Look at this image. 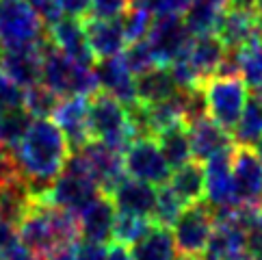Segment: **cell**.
<instances>
[{"mask_svg":"<svg viewBox=\"0 0 262 260\" xmlns=\"http://www.w3.org/2000/svg\"><path fill=\"white\" fill-rule=\"evenodd\" d=\"M70 154L68 139L52 119H33L20 143L11 150L17 171L29 184L35 200H41L63 174Z\"/></svg>","mask_w":262,"mask_h":260,"instance_id":"obj_1","label":"cell"},{"mask_svg":"<svg viewBox=\"0 0 262 260\" xmlns=\"http://www.w3.org/2000/svg\"><path fill=\"white\" fill-rule=\"evenodd\" d=\"M17 234L26 247L33 249L39 258H46L57 247L78 243V215L35 200L17 224Z\"/></svg>","mask_w":262,"mask_h":260,"instance_id":"obj_2","label":"cell"},{"mask_svg":"<svg viewBox=\"0 0 262 260\" xmlns=\"http://www.w3.org/2000/svg\"><path fill=\"white\" fill-rule=\"evenodd\" d=\"M41 82L59 98L85 96L91 98L100 91L96 70L80 65L59 52L46 37L41 46Z\"/></svg>","mask_w":262,"mask_h":260,"instance_id":"obj_3","label":"cell"},{"mask_svg":"<svg viewBox=\"0 0 262 260\" xmlns=\"http://www.w3.org/2000/svg\"><path fill=\"white\" fill-rule=\"evenodd\" d=\"M89 135L91 141L104 143L119 154L137 139L126 106L106 91H98L89 98Z\"/></svg>","mask_w":262,"mask_h":260,"instance_id":"obj_4","label":"cell"},{"mask_svg":"<svg viewBox=\"0 0 262 260\" xmlns=\"http://www.w3.org/2000/svg\"><path fill=\"white\" fill-rule=\"evenodd\" d=\"M206 113L217 126H221L226 133H232L236 128L243 109L247 104L249 87L241 76L219 78L212 76L202 85Z\"/></svg>","mask_w":262,"mask_h":260,"instance_id":"obj_5","label":"cell"},{"mask_svg":"<svg viewBox=\"0 0 262 260\" xmlns=\"http://www.w3.org/2000/svg\"><path fill=\"white\" fill-rule=\"evenodd\" d=\"M46 24L26 0H0V50H17L43 39Z\"/></svg>","mask_w":262,"mask_h":260,"instance_id":"obj_6","label":"cell"},{"mask_svg":"<svg viewBox=\"0 0 262 260\" xmlns=\"http://www.w3.org/2000/svg\"><path fill=\"white\" fill-rule=\"evenodd\" d=\"M212 230H214V210L210 204L198 202L186 206L171 230L178 252L184 256L202 258L206 247H208Z\"/></svg>","mask_w":262,"mask_h":260,"instance_id":"obj_7","label":"cell"},{"mask_svg":"<svg viewBox=\"0 0 262 260\" xmlns=\"http://www.w3.org/2000/svg\"><path fill=\"white\" fill-rule=\"evenodd\" d=\"M126 176L147 182L152 187H163L171 178V167L152 137H137L124 152Z\"/></svg>","mask_w":262,"mask_h":260,"instance_id":"obj_8","label":"cell"},{"mask_svg":"<svg viewBox=\"0 0 262 260\" xmlns=\"http://www.w3.org/2000/svg\"><path fill=\"white\" fill-rule=\"evenodd\" d=\"M98 195H102V191L85 174L63 169V174L52 182V187L37 202H43V204H48V206L63 208V210L74 212V215H80Z\"/></svg>","mask_w":262,"mask_h":260,"instance_id":"obj_9","label":"cell"},{"mask_svg":"<svg viewBox=\"0 0 262 260\" xmlns=\"http://www.w3.org/2000/svg\"><path fill=\"white\" fill-rule=\"evenodd\" d=\"M232 178L238 206L262 210V163L251 147L234 143Z\"/></svg>","mask_w":262,"mask_h":260,"instance_id":"obj_10","label":"cell"},{"mask_svg":"<svg viewBox=\"0 0 262 260\" xmlns=\"http://www.w3.org/2000/svg\"><path fill=\"white\" fill-rule=\"evenodd\" d=\"M191 37L193 35L186 29L182 15H156L147 35V44L154 52L156 63L167 68L186 50Z\"/></svg>","mask_w":262,"mask_h":260,"instance_id":"obj_11","label":"cell"},{"mask_svg":"<svg viewBox=\"0 0 262 260\" xmlns=\"http://www.w3.org/2000/svg\"><path fill=\"white\" fill-rule=\"evenodd\" d=\"M232 150L234 147L212 156V159L206 161L204 167V195L212 210L238 206L232 178Z\"/></svg>","mask_w":262,"mask_h":260,"instance_id":"obj_12","label":"cell"},{"mask_svg":"<svg viewBox=\"0 0 262 260\" xmlns=\"http://www.w3.org/2000/svg\"><path fill=\"white\" fill-rule=\"evenodd\" d=\"M50 119L61 128V133L65 139H68L72 152L80 150L87 141H91V135H89V98H85V96L61 98Z\"/></svg>","mask_w":262,"mask_h":260,"instance_id":"obj_13","label":"cell"},{"mask_svg":"<svg viewBox=\"0 0 262 260\" xmlns=\"http://www.w3.org/2000/svg\"><path fill=\"white\" fill-rule=\"evenodd\" d=\"M212 35L223 44V48L228 52H236L243 46L262 37L254 9H243V7H228L219 17Z\"/></svg>","mask_w":262,"mask_h":260,"instance_id":"obj_14","label":"cell"},{"mask_svg":"<svg viewBox=\"0 0 262 260\" xmlns=\"http://www.w3.org/2000/svg\"><path fill=\"white\" fill-rule=\"evenodd\" d=\"M46 39V37H43ZM43 39H39L33 46L17 50H0V72L15 82L17 87L29 89L37 82H41V46Z\"/></svg>","mask_w":262,"mask_h":260,"instance_id":"obj_15","label":"cell"},{"mask_svg":"<svg viewBox=\"0 0 262 260\" xmlns=\"http://www.w3.org/2000/svg\"><path fill=\"white\" fill-rule=\"evenodd\" d=\"M46 37H48L50 44L59 52H63L65 57H70L72 61H76L80 65L93 68L96 59H93V54L89 50L85 26H82L78 17H68V15L59 17L57 22L48 26V35Z\"/></svg>","mask_w":262,"mask_h":260,"instance_id":"obj_16","label":"cell"},{"mask_svg":"<svg viewBox=\"0 0 262 260\" xmlns=\"http://www.w3.org/2000/svg\"><path fill=\"white\" fill-rule=\"evenodd\" d=\"M228 50L223 48V44L210 35H198V37H191L186 50L180 54V59H184V63L193 70V74L198 76V80L204 82L210 80L214 74H217L221 61L226 59Z\"/></svg>","mask_w":262,"mask_h":260,"instance_id":"obj_17","label":"cell"},{"mask_svg":"<svg viewBox=\"0 0 262 260\" xmlns=\"http://www.w3.org/2000/svg\"><path fill=\"white\" fill-rule=\"evenodd\" d=\"M186 133H189L191 141V152L195 161H208L212 156H217L221 152L234 147L232 135L226 133L221 126H217L208 115H202L198 119L186 124Z\"/></svg>","mask_w":262,"mask_h":260,"instance_id":"obj_18","label":"cell"},{"mask_svg":"<svg viewBox=\"0 0 262 260\" xmlns=\"http://www.w3.org/2000/svg\"><path fill=\"white\" fill-rule=\"evenodd\" d=\"M117 210L108 195H98L89 206L78 215L80 224V239L82 243L104 245L113 239V221Z\"/></svg>","mask_w":262,"mask_h":260,"instance_id":"obj_19","label":"cell"},{"mask_svg":"<svg viewBox=\"0 0 262 260\" xmlns=\"http://www.w3.org/2000/svg\"><path fill=\"white\" fill-rule=\"evenodd\" d=\"M96 76L100 82V91L104 89L108 96L119 100L124 106L137 102V78L130 74L121 54L104 59V61H98Z\"/></svg>","mask_w":262,"mask_h":260,"instance_id":"obj_20","label":"cell"},{"mask_svg":"<svg viewBox=\"0 0 262 260\" xmlns=\"http://www.w3.org/2000/svg\"><path fill=\"white\" fill-rule=\"evenodd\" d=\"M156 191L158 189H154L152 184L126 176L108 198L113 202V206L117 208V212H128V215L152 219L154 206H156Z\"/></svg>","mask_w":262,"mask_h":260,"instance_id":"obj_21","label":"cell"},{"mask_svg":"<svg viewBox=\"0 0 262 260\" xmlns=\"http://www.w3.org/2000/svg\"><path fill=\"white\" fill-rule=\"evenodd\" d=\"M85 35L89 50L96 61H104L111 57L124 52L126 48V37L121 31L119 20H96V17H87L85 22Z\"/></svg>","mask_w":262,"mask_h":260,"instance_id":"obj_22","label":"cell"},{"mask_svg":"<svg viewBox=\"0 0 262 260\" xmlns=\"http://www.w3.org/2000/svg\"><path fill=\"white\" fill-rule=\"evenodd\" d=\"M133 260H173L176 258V241L171 228H163L154 224L145 234L130 245Z\"/></svg>","mask_w":262,"mask_h":260,"instance_id":"obj_23","label":"cell"},{"mask_svg":"<svg viewBox=\"0 0 262 260\" xmlns=\"http://www.w3.org/2000/svg\"><path fill=\"white\" fill-rule=\"evenodd\" d=\"M178 85L171 76L169 68H154L147 74L137 78V100L141 104H156V102L169 100L178 94Z\"/></svg>","mask_w":262,"mask_h":260,"instance_id":"obj_24","label":"cell"},{"mask_svg":"<svg viewBox=\"0 0 262 260\" xmlns=\"http://www.w3.org/2000/svg\"><path fill=\"white\" fill-rule=\"evenodd\" d=\"M230 7V0H193L191 7L184 11L182 20L193 37L214 33L219 17Z\"/></svg>","mask_w":262,"mask_h":260,"instance_id":"obj_25","label":"cell"},{"mask_svg":"<svg viewBox=\"0 0 262 260\" xmlns=\"http://www.w3.org/2000/svg\"><path fill=\"white\" fill-rule=\"evenodd\" d=\"M167 184L184 202V206L204 202V167L198 161H189L186 165L173 169Z\"/></svg>","mask_w":262,"mask_h":260,"instance_id":"obj_26","label":"cell"},{"mask_svg":"<svg viewBox=\"0 0 262 260\" xmlns=\"http://www.w3.org/2000/svg\"><path fill=\"white\" fill-rule=\"evenodd\" d=\"M156 143H158V147H161L167 165L171 167V171L178 169V167L186 165L189 161H193V152H191L189 133H186V124H176L171 128L163 130V133L156 137Z\"/></svg>","mask_w":262,"mask_h":260,"instance_id":"obj_27","label":"cell"},{"mask_svg":"<svg viewBox=\"0 0 262 260\" xmlns=\"http://www.w3.org/2000/svg\"><path fill=\"white\" fill-rule=\"evenodd\" d=\"M262 137V94H251L243 109L236 128L232 130V141L236 145L251 147Z\"/></svg>","mask_w":262,"mask_h":260,"instance_id":"obj_28","label":"cell"},{"mask_svg":"<svg viewBox=\"0 0 262 260\" xmlns=\"http://www.w3.org/2000/svg\"><path fill=\"white\" fill-rule=\"evenodd\" d=\"M234 57H236L238 74L245 85L256 94H262V37L243 46L241 50L234 52Z\"/></svg>","mask_w":262,"mask_h":260,"instance_id":"obj_29","label":"cell"},{"mask_svg":"<svg viewBox=\"0 0 262 260\" xmlns=\"http://www.w3.org/2000/svg\"><path fill=\"white\" fill-rule=\"evenodd\" d=\"M31 124L33 117L26 113L24 106L0 111V147L3 150H13Z\"/></svg>","mask_w":262,"mask_h":260,"instance_id":"obj_30","label":"cell"},{"mask_svg":"<svg viewBox=\"0 0 262 260\" xmlns=\"http://www.w3.org/2000/svg\"><path fill=\"white\" fill-rule=\"evenodd\" d=\"M154 226L149 217H139V215H128V212H117L113 221V243H119L124 247H130L135 241L141 239L145 232Z\"/></svg>","mask_w":262,"mask_h":260,"instance_id":"obj_31","label":"cell"},{"mask_svg":"<svg viewBox=\"0 0 262 260\" xmlns=\"http://www.w3.org/2000/svg\"><path fill=\"white\" fill-rule=\"evenodd\" d=\"M59 100L61 98L54 91H50L43 82H37V85L24 89V109L33 119H50Z\"/></svg>","mask_w":262,"mask_h":260,"instance_id":"obj_32","label":"cell"},{"mask_svg":"<svg viewBox=\"0 0 262 260\" xmlns=\"http://www.w3.org/2000/svg\"><path fill=\"white\" fill-rule=\"evenodd\" d=\"M184 208H186L184 202L171 191L169 184H163V187L156 191V206H154L152 221L163 228H173V224L178 221V217L182 215Z\"/></svg>","mask_w":262,"mask_h":260,"instance_id":"obj_33","label":"cell"},{"mask_svg":"<svg viewBox=\"0 0 262 260\" xmlns=\"http://www.w3.org/2000/svg\"><path fill=\"white\" fill-rule=\"evenodd\" d=\"M152 22H154V15L149 13L147 9L130 5L128 11L119 17V24H121V31H124L126 44L143 41L145 37L149 35V29H152Z\"/></svg>","mask_w":262,"mask_h":260,"instance_id":"obj_34","label":"cell"},{"mask_svg":"<svg viewBox=\"0 0 262 260\" xmlns=\"http://www.w3.org/2000/svg\"><path fill=\"white\" fill-rule=\"evenodd\" d=\"M121 57H124V61H126V65H128V70H130V74H133L135 78L143 76V74H147L149 70L158 68L156 57H154L152 48H149L147 39L137 41V44H130V48L121 52Z\"/></svg>","mask_w":262,"mask_h":260,"instance_id":"obj_35","label":"cell"},{"mask_svg":"<svg viewBox=\"0 0 262 260\" xmlns=\"http://www.w3.org/2000/svg\"><path fill=\"white\" fill-rule=\"evenodd\" d=\"M193 0H130V5L147 9L154 17L156 15H184Z\"/></svg>","mask_w":262,"mask_h":260,"instance_id":"obj_36","label":"cell"},{"mask_svg":"<svg viewBox=\"0 0 262 260\" xmlns=\"http://www.w3.org/2000/svg\"><path fill=\"white\" fill-rule=\"evenodd\" d=\"M130 9V0H91L89 17L96 20H119Z\"/></svg>","mask_w":262,"mask_h":260,"instance_id":"obj_37","label":"cell"},{"mask_svg":"<svg viewBox=\"0 0 262 260\" xmlns=\"http://www.w3.org/2000/svg\"><path fill=\"white\" fill-rule=\"evenodd\" d=\"M24 106V89L11 82L0 72V111Z\"/></svg>","mask_w":262,"mask_h":260,"instance_id":"obj_38","label":"cell"},{"mask_svg":"<svg viewBox=\"0 0 262 260\" xmlns=\"http://www.w3.org/2000/svg\"><path fill=\"white\" fill-rule=\"evenodd\" d=\"M57 5L61 9V15H68V17H80L89 13V7H91V0H57Z\"/></svg>","mask_w":262,"mask_h":260,"instance_id":"obj_39","label":"cell"},{"mask_svg":"<svg viewBox=\"0 0 262 260\" xmlns=\"http://www.w3.org/2000/svg\"><path fill=\"white\" fill-rule=\"evenodd\" d=\"M15 241H20V234H17V226H13L11 221H7L0 217V256H3L9 247H11Z\"/></svg>","mask_w":262,"mask_h":260,"instance_id":"obj_40","label":"cell"},{"mask_svg":"<svg viewBox=\"0 0 262 260\" xmlns=\"http://www.w3.org/2000/svg\"><path fill=\"white\" fill-rule=\"evenodd\" d=\"M0 258H3V260H43V258L37 256V254L33 252V249L26 247V245L22 243V241H15V243H13L11 247H9L7 252H5L3 256H0Z\"/></svg>","mask_w":262,"mask_h":260,"instance_id":"obj_41","label":"cell"},{"mask_svg":"<svg viewBox=\"0 0 262 260\" xmlns=\"http://www.w3.org/2000/svg\"><path fill=\"white\" fill-rule=\"evenodd\" d=\"M76 249H78V243L63 245V247H57L54 252H50L43 260H76Z\"/></svg>","mask_w":262,"mask_h":260,"instance_id":"obj_42","label":"cell"},{"mask_svg":"<svg viewBox=\"0 0 262 260\" xmlns=\"http://www.w3.org/2000/svg\"><path fill=\"white\" fill-rule=\"evenodd\" d=\"M106 260H133V256H130L128 247L119 243H111L106 247Z\"/></svg>","mask_w":262,"mask_h":260,"instance_id":"obj_43","label":"cell"},{"mask_svg":"<svg viewBox=\"0 0 262 260\" xmlns=\"http://www.w3.org/2000/svg\"><path fill=\"white\" fill-rule=\"evenodd\" d=\"M251 9H254V15H256V22H258V29L262 33V0H254V5H251Z\"/></svg>","mask_w":262,"mask_h":260,"instance_id":"obj_44","label":"cell"},{"mask_svg":"<svg viewBox=\"0 0 262 260\" xmlns=\"http://www.w3.org/2000/svg\"><path fill=\"white\" fill-rule=\"evenodd\" d=\"M254 0H230V7H243V9H251Z\"/></svg>","mask_w":262,"mask_h":260,"instance_id":"obj_45","label":"cell"},{"mask_svg":"<svg viewBox=\"0 0 262 260\" xmlns=\"http://www.w3.org/2000/svg\"><path fill=\"white\" fill-rule=\"evenodd\" d=\"M254 147H256V150H254V152H256V156H258V159H260V163H262V137H260L258 141L254 143Z\"/></svg>","mask_w":262,"mask_h":260,"instance_id":"obj_46","label":"cell"},{"mask_svg":"<svg viewBox=\"0 0 262 260\" xmlns=\"http://www.w3.org/2000/svg\"><path fill=\"white\" fill-rule=\"evenodd\" d=\"M173 260H202V258H195V256H184V254H180V256H176Z\"/></svg>","mask_w":262,"mask_h":260,"instance_id":"obj_47","label":"cell"},{"mask_svg":"<svg viewBox=\"0 0 262 260\" xmlns=\"http://www.w3.org/2000/svg\"><path fill=\"white\" fill-rule=\"evenodd\" d=\"M243 260H251V258H249V256H247V258H243Z\"/></svg>","mask_w":262,"mask_h":260,"instance_id":"obj_48","label":"cell"},{"mask_svg":"<svg viewBox=\"0 0 262 260\" xmlns=\"http://www.w3.org/2000/svg\"><path fill=\"white\" fill-rule=\"evenodd\" d=\"M0 260H3V258H0Z\"/></svg>","mask_w":262,"mask_h":260,"instance_id":"obj_49","label":"cell"}]
</instances>
